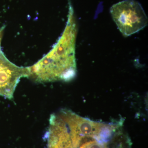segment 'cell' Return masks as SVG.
Returning <instances> with one entry per match:
<instances>
[{"mask_svg":"<svg viewBox=\"0 0 148 148\" xmlns=\"http://www.w3.org/2000/svg\"><path fill=\"white\" fill-rule=\"evenodd\" d=\"M73 12L70 11L69 23L64 33L47 55L36 64L28 67V77L37 82L68 81L76 72L75 58V26Z\"/></svg>","mask_w":148,"mask_h":148,"instance_id":"obj_1","label":"cell"},{"mask_svg":"<svg viewBox=\"0 0 148 148\" xmlns=\"http://www.w3.org/2000/svg\"><path fill=\"white\" fill-rule=\"evenodd\" d=\"M110 12L125 37L138 33L147 25V16L141 5L135 0H124L115 4Z\"/></svg>","mask_w":148,"mask_h":148,"instance_id":"obj_2","label":"cell"},{"mask_svg":"<svg viewBox=\"0 0 148 148\" xmlns=\"http://www.w3.org/2000/svg\"><path fill=\"white\" fill-rule=\"evenodd\" d=\"M28 67H18L9 61L0 48V95L13 99L14 93L20 79L28 77Z\"/></svg>","mask_w":148,"mask_h":148,"instance_id":"obj_3","label":"cell"},{"mask_svg":"<svg viewBox=\"0 0 148 148\" xmlns=\"http://www.w3.org/2000/svg\"><path fill=\"white\" fill-rule=\"evenodd\" d=\"M4 29V27H2L0 29V45H1V40L2 37Z\"/></svg>","mask_w":148,"mask_h":148,"instance_id":"obj_4","label":"cell"}]
</instances>
